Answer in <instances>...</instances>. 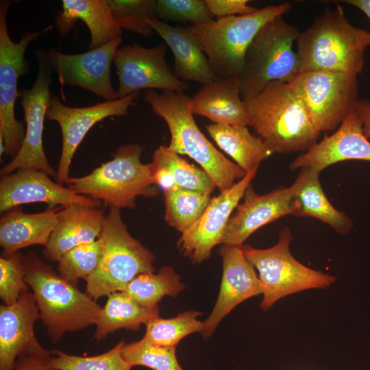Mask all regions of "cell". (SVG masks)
I'll return each mask as SVG.
<instances>
[{
  "label": "cell",
  "instance_id": "20",
  "mask_svg": "<svg viewBox=\"0 0 370 370\" xmlns=\"http://www.w3.org/2000/svg\"><path fill=\"white\" fill-rule=\"evenodd\" d=\"M225 227L221 244L242 247L254 232L284 216L293 214L289 187H280L264 195L256 193L251 184Z\"/></svg>",
  "mask_w": 370,
  "mask_h": 370
},
{
  "label": "cell",
  "instance_id": "42",
  "mask_svg": "<svg viewBox=\"0 0 370 370\" xmlns=\"http://www.w3.org/2000/svg\"><path fill=\"white\" fill-rule=\"evenodd\" d=\"M362 125V131L365 137L370 138V101L359 99L355 107Z\"/></svg>",
  "mask_w": 370,
  "mask_h": 370
},
{
  "label": "cell",
  "instance_id": "30",
  "mask_svg": "<svg viewBox=\"0 0 370 370\" xmlns=\"http://www.w3.org/2000/svg\"><path fill=\"white\" fill-rule=\"evenodd\" d=\"M149 164L153 167L166 171L175 187L208 194H211L215 188L203 169L190 164L168 146L160 145L158 147Z\"/></svg>",
  "mask_w": 370,
  "mask_h": 370
},
{
  "label": "cell",
  "instance_id": "43",
  "mask_svg": "<svg viewBox=\"0 0 370 370\" xmlns=\"http://www.w3.org/2000/svg\"><path fill=\"white\" fill-rule=\"evenodd\" d=\"M343 2L357 8L370 20V0H346Z\"/></svg>",
  "mask_w": 370,
  "mask_h": 370
},
{
  "label": "cell",
  "instance_id": "31",
  "mask_svg": "<svg viewBox=\"0 0 370 370\" xmlns=\"http://www.w3.org/2000/svg\"><path fill=\"white\" fill-rule=\"evenodd\" d=\"M184 288L180 275L171 267H163L157 273H144L131 280L123 291L141 305L153 308L164 296L176 297Z\"/></svg>",
  "mask_w": 370,
  "mask_h": 370
},
{
  "label": "cell",
  "instance_id": "18",
  "mask_svg": "<svg viewBox=\"0 0 370 370\" xmlns=\"http://www.w3.org/2000/svg\"><path fill=\"white\" fill-rule=\"evenodd\" d=\"M39 310L33 293H21L12 305L0 306V370H14L16 360L28 355L50 356L34 333Z\"/></svg>",
  "mask_w": 370,
  "mask_h": 370
},
{
  "label": "cell",
  "instance_id": "37",
  "mask_svg": "<svg viewBox=\"0 0 370 370\" xmlns=\"http://www.w3.org/2000/svg\"><path fill=\"white\" fill-rule=\"evenodd\" d=\"M121 353L132 367L144 366L153 370H184L177 359L175 347L157 346L143 338L125 343Z\"/></svg>",
  "mask_w": 370,
  "mask_h": 370
},
{
  "label": "cell",
  "instance_id": "23",
  "mask_svg": "<svg viewBox=\"0 0 370 370\" xmlns=\"http://www.w3.org/2000/svg\"><path fill=\"white\" fill-rule=\"evenodd\" d=\"M147 22L171 49L174 57L173 72L178 79L204 84L219 78L190 25L172 26L156 17Z\"/></svg>",
  "mask_w": 370,
  "mask_h": 370
},
{
  "label": "cell",
  "instance_id": "12",
  "mask_svg": "<svg viewBox=\"0 0 370 370\" xmlns=\"http://www.w3.org/2000/svg\"><path fill=\"white\" fill-rule=\"evenodd\" d=\"M35 55L38 64L36 81L31 88L23 89L20 95L25 122V138L18 153L1 168V176L21 169H35L50 177H56V171L45 153L42 143L44 121L51 95L53 71L43 50L38 49Z\"/></svg>",
  "mask_w": 370,
  "mask_h": 370
},
{
  "label": "cell",
  "instance_id": "16",
  "mask_svg": "<svg viewBox=\"0 0 370 370\" xmlns=\"http://www.w3.org/2000/svg\"><path fill=\"white\" fill-rule=\"evenodd\" d=\"M257 170L247 173L231 188L210 199L201 217L182 233L177 241V247L184 256L194 263H201L210 257L216 245L221 244L231 214L243 199Z\"/></svg>",
  "mask_w": 370,
  "mask_h": 370
},
{
  "label": "cell",
  "instance_id": "4",
  "mask_svg": "<svg viewBox=\"0 0 370 370\" xmlns=\"http://www.w3.org/2000/svg\"><path fill=\"white\" fill-rule=\"evenodd\" d=\"M25 280L32 289L39 319L53 343L66 332L95 324L101 307L58 274L34 251L24 256Z\"/></svg>",
  "mask_w": 370,
  "mask_h": 370
},
{
  "label": "cell",
  "instance_id": "6",
  "mask_svg": "<svg viewBox=\"0 0 370 370\" xmlns=\"http://www.w3.org/2000/svg\"><path fill=\"white\" fill-rule=\"evenodd\" d=\"M119 208L110 207L99 236L102 243L99 263L86 280V293L96 300L123 291L136 276L154 272V256L129 233Z\"/></svg>",
  "mask_w": 370,
  "mask_h": 370
},
{
  "label": "cell",
  "instance_id": "22",
  "mask_svg": "<svg viewBox=\"0 0 370 370\" xmlns=\"http://www.w3.org/2000/svg\"><path fill=\"white\" fill-rule=\"evenodd\" d=\"M105 216L101 208L79 204L60 207L56 225L44 246V258L50 262H58L75 247L97 240Z\"/></svg>",
  "mask_w": 370,
  "mask_h": 370
},
{
  "label": "cell",
  "instance_id": "39",
  "mask_svg": "<svg viewBox=\"0 0 370 370\" xmlns=\"http://www.w3.org/2000/svg\"><path fill=\"white\" fill-rule=\"evenodd\" d=\"M156 18L175 22L199 25L210 22L212 15L204 0H158Z\"/></svg>",
  "mask_w": 370,
  "mask_h": 370
},
{
  "label": "cell",
  "instance_id": "17",
  "mask_svg": "<svg viewBox=\"0 0 370 370\" xmlns=\"http://www.w3.org/2000/svg\"><path fill=\"white\" fill-rule=\"evenodd\" d=\"M44 203L48 209L79 204L101 208V202L79 195L52 181L46 173L35 169H21L0 180V212L4 213L23 204Z\"/></svg>",
  "mask_w": 370,
  "mask_h": 370
},
{
  "label": "cell",
  "instance_id": "26",
  "mask_svg": "<svg viewBox=\"0 0 370 370\" xmlns=\"http://www.w3.org/2000/svg\"><path fill=\"white\" fill-rule=\"evenodd\" d=\"M60 208L32 214L14 208L4 212L0 219L3 255L9 256L32 245L45 246L58 221Z\"/></svg>",
  "mask_w": 370,
  "mask_h": 370
},
{
  "label": "cell",
  "instance_id": "24",
  "mask_svg": "<svg viewBox=\"0 0 370 370\" xmlns=\"http://www.w3.org/2000/svg\"><path fill=\"white\" fill-rule=\"evenodd\" d=\"M188 106L193 115L204 116L214 124L251 126L238 79L219 77L201 84L190 97Z\"/></svg>",
  "mask_w": 370,
  "mask_h": 370
},
{
  "label": "cell",
  "instance_id": "8",
  "mask_svg": "<svg viewBox=\"0 0 370 370\" xmlns=\"http://www.w3.org/2000/svg\"><path fill=\"white\" fill-rule=\"evenodd\" d=\"M299 33L283 16L260 29L247 50L245 66L238 79L243 100L269 84H289L300 73L297 51L293 49Z\"/></svg>",
  "mask_w": 370,
  "mask_h": 370
},
{
  "label": "cell",
  "instance_id": "10",
  "mask_svg": "<svg viewBox=\"0 0 370 370\" xmlns=\"http://www.w3.org/2000/svg\"><path fill=\"white\" fill-rule=\"evenodd\" d=\"M10 1L0 2V153L12 157L19 151L25 135V127L15 117V102L21 92L17 83L29 71L25 53L29 45L51 30L49 25L41 31L26 32L18 42L9 34L6 16Z\"/></svg>",
  "mask_w": 370,
  "mask_h": 370
},
{
  "label": "cell",
  "instance_id": "27",
  "mask_svg": "<svg viewBox=\"0 0 370 370\" xmlns=\"http://www.w3.org/2000/svg\"><path fill=\"white\" fill-rule=\"evenodd\" d=\"M62 10L56 16V26L62 36L66 34L77 20L88 28L92 50L121 36V28L114 18L106 0H63Z\"/></svg>",
  "mask_w": 370,
  "mask_h": 370
},
{
  "label": "cell",
  "instance_id": "14",
  "mask_svg": "<svg viewBox=\"0 0 370 370\" xmlns=\"http://www.w3.org/2000/svg\"><path fill=\"white\" fill-rule=\"evenodd\" d=\"M166 45L145 47L136 43L120 47L113 63L119 79L118 98L141 90L184 92L188 84L177 77L165 59Z\"/></svg>",
  "mask_w": 370,
  "mask_h": 370
},
{
  "label": "cell",
  "instance_id": "28",
  "mask_svg": "<svg viewBox=\"0 0 370 370\" xmlns=\"http://www.w3.org/2000/svg\"><path fill=\"white\" fill-rule=\"evenodd\" d=\"M205 127L218 147L245 172L258 169L261 162L274 151L247 126L210 123Z\"/></svg>",
  "mask_w": 370,
  "mask_h": 370
},
{
  "label": "cell",
  "instance_id": "9",
  "mask_svg": "<svg viewBox=\"0 0 370 370\" xmlns=\"http://www.w3.org/2000/svg\"><path fill=\"white\" fill-rule=\"evenodd\" d=\"M293 236L289 227H284L278 241L267 249L243 245L247 261L258 271L262 300L260 308L268 310L279 299L308 289L326 288L335 282V277L310 269L298 260L290 251Z\"/></svg>",
  "mask_w": 370,
  "mask_h": 370
},
{
  "label": "cell",
  "instance_id": "33",
  "mask_svg": "<svg viewBox=\"0 0 370 370\" xmlns=\"http://www.w3.org/2000/svg\"><path fill=\"white\" fill-rule=\"evenodd\" d=\"M201 313L190 310L170 319L160 317L152 319L146 324L143 337L149 343L161 347H176L185 336L193 332H201L203 321L197 319Z\"/></svg>",
  "mask_w": 370,
  "mask_h": 370
},
{
  "label": "cell",
  "instance_id": "38",
  "mask_svg": "<svg viewBox=\"0 0 370 370\" xmlns=\"http://www.w3.org/2000/svg\"><path fill=\"white\" fill-rule=\"evenodd\" d=\"M25 280L24 256L20 251L0 258V297L5 305H12L29 289Z\"/></svg>",
  "mask_w": 370,
  "mask_h": 370
},
{
  "label": "cell",
  "instance_id": "7",
  "mask_svg": "<svg viewBox=\"0 0 370 370\" xmlns=\"http://www.w3.org/2000/svg\"><path fill=\"white\" fill-rule=\"evenodd\" d=\"M291 9V3L284 2L258 8L250 14L190 26L217 75L238 79L245 66L247 50L258 32L269 21Z\"/></svg>",
  "mask_w": 370,
  "mask_h": 370
},
{
  "label": "cell",
  "instance_id": "3",
  "mask_svg": "<svg viewBox=\"0 0 370 370\" xmlns=\"http://www.w3.org/2000/svg\"><path fill=\"white\" fill-rule=\"evenodd\" d=\"M251 126L274 153L307 151L320 132L289 84L273 83L243 100Z\"/></svg>",
  "mask_w": 370,
  "mask_h": 370
},
{
  "label": "cell",
  "instance_id": "11",
  "mask_svg": "<svg viewBox=\"0 0 370 370\" xmlns=\"http://www.w3.org/2000/svg\"><path fill=\"white\" fill-rule=\"evenodd\" d=\"M289 84L301 99L320 133L340 125L359 100L355 75L308 71L299 73Z\"/></svg>",
  "mask_w": 370,
  "mask_h": 370
},
{
  "label": "cell",
  "instance_id": "15",
  "mask_svg": "<svg viewBox=\"0 0 370 370\" xmlns=\"http://www.w3.org/2000/svg\"><path fill=\"white\" fill-rule=\"evenodd\" d=\"M122 42L119 36L96 49L79 54H66L53 48L45 57L58 76L61 88L65 85L92 92L106 101L119 99L111 82L114 56Z\"/></svg>",
  "mask_w": 370,
  "mask_h": 370
},
{
  "label": "cell",
  "instance_id": "13",
  "mask_svg": "<svg viewBox=\"0 0 370 370\" xmlns=\"http://www.w3.org/2000/svg\"><path fill=\"white\" fill-rule=\"evenodd\" d=\"M140 92L123 98L106 101L88 107H71L62 103L52 94L46 112V119L57 122L62 132V151L56 171V181L65 184L74 154L84 138L97 123L113 116H124L128 109L136 106Z\"/></svg>",
  "mask_w": 370,
  "mask_h": 370
},
{
  "label": "cell",
  "instance_id": "19",
  "mask_svg": "<svg viewBox=\"0 0 370 370\" xmlns=\"http://www.w3.org/2000/svg\"><path fill=\"white\" fill-rule=\"evenodd\" d=\"M219 253L222 258V279L216 304L203 321L201 334L205 338L211 336L223 317L237 305L262 294L258 275L244 256L242 247L223 244Z\"/></svg>",
  "mask_w": 370,
  "mask_h": 370
},
{
  "label": "cell",
  "instance_id": "35",
  "mask_svg": "<svg viewBox=\"0 0 370 370\" xmlns=\"http://www.w3.org/2000/svg\"><path fill=\"white\" fill-rule=\"evenodd\" d=\"M121 341L109 351L92 356H80L60 350L51 351L50 365L58 370H131L132 366L123 357Z\"/></svg>",
  "mask_w": 370,
  "mask_h": 370
},
{
  "label": "cell",
  "instance_id": "41",
  "mask_svg": "<svg viewBox=\"0 0 370 370\" xmlns=\"http://www.w3.org/2000/svg\"><path fill=\"white\" fill-rule=\"evenodd\" d=\"M50 356L28 355L18 358L14 370H58L50 365Z\"/></svg>",
  "mask_w": 370,
  "mask_h": 370
},
{
  "label": "cell",
  "instance_id": "21",
  "mask_svg": "<svg viewBox=\"0 0 370 370\" xmlns=\"http://www.w3.org/2000/svg\"><path fill=\"white\" fill-rule=\"evenodd\" d=\"M348 160L370 162V141L362 131L361 120L352 111L332 134L325 135L289 165L291 170L310 168L321 172L326 167Z\"/></svg>",
  "mask_w": 370,
  "mask_h": 370
},
{
  "label": "cell",
  "instance_id": "36",
  "mask_svg": "<svg viewBox=\"0 0 370 370\" xmlns=\"http://www.w3.org/2000/svg\"><path fill=\"white\" fill-rule=\"evenodd\" d=\"M112 14L122 29L144 37L154 34L148 18L156 17L155 0H106Z\"/></svg>",
  "mask_w": 370,
  "mask_h": 370
},
{
  "label": "cell",
  "instance_id": "25",
  "mask_svg": "<svg viewBox=\"0 0 370 370\" xmlns=\"http://www.w3.org/2000/svg\"><path fill=\"white\" fill-rule=\"evenodd\" d=\"M320 173L310 168L301 169L289 186L293 215L315 218L331 226L337 233L345 234L352 229L353 222L327 198L319 181Z\"/></svg>",
  "mask_w": 370,
  "mask_h": 370
},
{
  "label": "cell",
  "instance_id": "40",
  "mask_svg": "<svg viewBox=\"0 0 370 370\" xmlns=\"http://www.w3.org/2000/svg\"><path fill=\"white\" fill-rule=\"evenodd\" d=\"M204 2L212 16L217 18L247 14L258 9L249 5L247 0H204Z\"/></svg>",
  "mask_w": 370,
  "mask_h": 370
},
{
  "label": "cell",
  "instance_id": "2",
  "mask_svg": "<svg viewBox=\"0 0 370 370\" xmlns=\"http://www.w3.org/2000/svg\"><path fill=\"white\" fill-rule=\"evenodd\" d=\"M144 99L166 122L171 134L168 147L197 162L220 192L245 177V172L227 158L201 132L188 106L190 97L184 92L162 90L160 93L146 90Z\"/></svg>",
  "mask_w": 370,
  "mask_h": 370
},
{
  "label": "cell",
  "instance_id": "1",
  "mask_svg": "<svg viewBox=\"0 0 370 370\" xmlns=\"http://www.w3.org/2000/svg\"><path fill=\"white\" fill-rule=\"evenodd\" d=\"M300 73L326 71L357 75L363 69L370 32L352 25L343 8L325 9L296 40Z\"/></svg>",
  "mask_w": 370,
  "mask_h": 370
},
{
  "label": "cell",
  "instance_id": "5",
  "mask_svg": "<svg viewBox=\"0 0 370 370\" xmlns=\"http://www.w3.org/2000/svg\"><path fill=\"white\" fill-rule=\"evenodd\" d=\"M143 150L138 144L121 145L112 160L86 175L70 177L65 184L109 207L134 209L138 197H153L159 193L151 177L149 163L140 160Z\"/></svg>",
  "mask_w": 370,
  "mask_h": 370
},
{
  "label": "cell",
  "instance_id": "32",
  "mask_svg": "<svg viewBox=\"0 0 370 370\" xmlns=\"http://www.w3.org/2000/svg\"><path fill=\"white\" fill-rule=\"evenodd\" d=\"M164 219L181 233L201 217L211 199L210 194L179 187L164 191Z\"/></svg>",
  "mask_w": 370,
  "mask_h": 370
},
{
  "label": "cell",
  "instance_id": "34",
  "mask_svg": "<svg viewBox=\"0 0 370 370\" xmlns=\"http://www.w3.org/2000/svg\"><path fill=\"white\" fill-rule=\"evenodd\" d=\"M101 251L102 243L99 238L75 247L58 260V274L76 286L79 280H86L95 272L99 263Z\"/></svg>",
  "mask_w": 370,
  "mask_h": 370
},
{
  "label": "cell",
  "instance_id": "29",
  "mask_svg": "<svg viewBox=\"0 0 370 370\" xmlns=\"http://www.w3.org/2000/svg\"><path fill=\"white\" fill-rule=\"evenodd\" d=\"M159 317L158 306L148 308L141 305L124 291L110 294L95 323L92 339L100 341L119 329L137 330L141 324Z\"/></svg>",
  "mask_w": 370,
  "mask_h": 370
}]
</instances>
